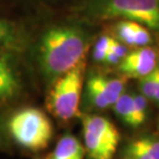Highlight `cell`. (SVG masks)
Returning <instances> with one entry per match:
<instances>
[{
    "instance_id": "1",
    "label": "cell",
    "mask_w": 159,
    "mask_h": 159,
    "mask_svg": "<svg viewBox=\"0 0 159 159\" xmlns=\"http://www.w3.org/2000/svg\"><path fill=\"white\" fill-rule=\"evenodd\" d=\"M88 25L71 18L51 24L40 32L34 57L41 75L50 85L85 60L92 40Z\"/></svg>"
},
{
    "instance_id": "2",
    "label": "cell",
    "mask_w": 159,
    "mask_h": 159,
    "mask_svg": "<svg viewBox=\"0 0 159 159\" xmlns=\"http://www.w3.org/2000/svg\"><path fill=\"white\" fill-rule=\"evenodd\" d=\"M71 11L87 24L132 21L159 35V0H78Z\"/></svg>"
},
{
    "instance_id": "3",
    "label": "cell",
    "mask_w": 159,
    "mask_h": 159,
    "mask_svg": "<svg viewBox=\"0 0 159 159\" xmlns=\"http://www.w3.org/2000/svg\"><path fill=\"white\" fill-rule=\"evenodd\" d=\"M8 130L14 141L31 151L47 148L53 136V125L43 111L26 107L11 116Z\"/></svg>"
},
{
    "instance_id": "4",
    "label": "cell",
    "mask_w": 159,
    "mask_h": 159,
    "mask_svg": "<svg viewBox=\"0 0 159 159\" xmlns=\"http://www.w3.org/2000/svg\"><path fill=\"white\" fill-rule=\"evenodd\" d=\"M85 60L53 83L48 107L54 116L62 121L79 115L85 79Z\"/></svg>"
},
{
    "instance_id": "5",
    "label": "cell",
    "mask_w": 159,
    "mask_h": 159,
    "mask_svg": "<svg viewBox=\"0 0 159 159\" xmlns=\"http://www.w3.org/2000/svg\"><path fill=\"white\" fill-rule=\"evenodd\" d=\"M126 78L91 74L85 82L86 99L96 109L113 107L124 92Z\"/></svg>"
},
{
    "instance_id": "6",
    "label": "cell",
    "mask_w": 159,
    "mask_h": 159,
    "mask_svg": "<svg viewBox=\"0 0 159 159\" xmlns=\"http://www.w3.org/2000/svg\"><path fill=\"white\" fill-rule=\"evenodd\" d=\"M157 50L150 47L135 48L129 51L118 65L119 71L126 79H141L150 75L157 68Z\"/></svg>"
},
{
    "instance_id": "7",
    "label": "cell",
    "mask_w": 159,
    "mask_h": 159,
    "mask_svg": "<svg viewBox=\"0 0 159 159\" xmlns=\"http://www.w3.org/2000/svg\"><path fill=\"white\" fill-rule=\"evenodd\" d=\"M112 37L119 40L128 48L150 47L153 43V35L148 28L132 21H114L111 26Z\"/></svg>"
},
{
    "instance_id": "8",
    "label": "cell",
    "mask_w": 159,
    "mask_h": 159,
    "mask_svg": "<svg viewBox=\"0 0 159 159\" xmlns=\"http://www.w3.org/2000/svg\"><path fill=\"white\" fill-rule=\"evenodd\" d=\"M83 127L92 131L113 152H116L120 143V133L109 119L98 115H85Z\"/></svg>"
},
{
    "instance_id": "9",
    "label": "cell",
    "mask_w": 159,
    "mask_h": 159,
    "mask_svg": "<svg viewBox=\"0 0 159 159\" xmlns=\"http://www.w3.org/2000/svg\"><path fill=\"white\" fill-rule=\"evenodd\" d=\"M20 88V78L8 52L0 51V103L14 98Z\"/></svg>"
},
{
    "instance_id": "10",
    "label": "cell",
    "mask_w": 159,
    "mask_h": 159,
    "mask_svg": "<svg viewBox=\"0 0 159 159\" xmlns=\"http://www.w3.org/2000/svg\"><path fill=\"white\" fill-rule=\"evenodd\" d=\"M25 35L20 25L0 16V51L11 52L23 47Z\"/></svg>"
},
{
    "instance_id": "11",
    "label": "cell",
    "mask_w": 159,
    "mask_h": 159,
    "mask_svg": "<svg viewBox=\"0 0 159 159\" xmlns=\"http://www.w3.org/2000/svg\"><path fill=\"white\" fill-rule=\"evenodd\" d=\"M85 148L74 135H63L57 143L51 159H84Z\"/></svg>"
},
{
    "instance_id": "12",
    "label": "cell",
    "mask_w": 159,
    "mask_h": 159,
    "mask_svg": "<svg viewBox=\"0 0 159 159\" xmlns=\"http://www.w3.org/2000/svg\"><path fill=\"white\" fill-rule=\"evenodd\" d=\"M112 107L115 114L121 119L122 122L129 125L130 127H134V128L139 127L135 117L133 94L124 92Z\"/></svg>"
},
{
    "instance_id": "13",
    "label": "cell",
    "mask_w": 159,
    "mask_h": 159,
    "mask_svg": "<svg viewBox=\"0 0 159 159\" xmlns=\"http://www.w3.org/2000/svg\"><path fill=\"white\" fill-rule=\"evenodd\" d=\"M139 94H142L149 101H153L156 89V69L150 75L138 80Z\"/></svg>"
},
{
    "instance_id": "14",
    "label": "cell",
    "mask_w": 159,
    "mask_h": 159,
    "mask_svg": "<svg viewBox=\"0 0 159 159\" xmlns=\"http://www.w3.org/2000/svg\"><path fill=\"white\" fill-rule=\"evenodd\" d=\"M112 36L109 34H102L95 41L93 50H92V58L97 63H104L107 51L110 50Z\"/></svg>"
},
{
    "instance_id": "15",
    "label": "cell",
    "mask_w": 159,
    "mask_h": 159,
    "mask_svg": "<svg viewBox=\"0 0 159 159\" xmlns=\"http://www.w3.org/2000/svg\"><path fill=\"white\" fill-rule=\"evenodd\" d=\"M148 99L145 98L142 94H133V102H134L135 117L138 121V125L141 126L147 120V109H148Z\"/></svg>"
},
{
    "instance_id": "16",
    "label": "cell",
    "mask_w": 159,
    "mask_h": 159,
    "mask_svg": "<svg viewBox=\"0 0 159 159\" xmlns=\"http://www.w3.org/2000/svg\"><path fill=\"white\" fill-rule=\"evenodd\" d=\"M126 155L128 159H152L139 139L131 142L128 145L126 149Z\"/></svg>"
},
{
    "instance_id": "17",
    "label": "cell",
    "mask_w": 159,
    "mask_h": 159,
    "mask_svg": "<svg viewBox=\"0 0 159 159\" xmlns=\"http://www.w3.org/2000/svg\"><path fill=\"white\" fill-rule=\"evenodd\" d=\"M139 142L146 149L152 159H159V139L152 138L139 139Z\"/></svg>"
},
{
    "instance_id": "18",
    "label": "cell",
    "mask_w": 159,
    "mask_h": 159,
    "mask_svg": "<svg viewBox=\"0 0 159 159\" xmlns=\"http://www.w3.org/2000/svg\"><path fill=\"white\" fill-rule=\"evenodd\" d=\"M110 50L112 51L114 54H116L117 56L119 57L120 60H122L125 58L127 54L129 53V48L123 44L122 43H120L119 40L115 39L114 37H112V41H111V46H110Z\"/></svg>"
},
{
    "instance_id": "19",
    "label": "cell",
    "mask_w": 159,
    "mask_h": 159,
    "mask_svg": "<svg viewBox=\"0 0 159 159\" xmlns=\"http://www.w3.org/2000/svg\"><path fill=\"white\" fill-rule=\"evenodd\" d=\"M121 62V60L116 54H114L112 51L109 50L107 53L106 59H104V63L109 65H119Z\"/></svg>"
},
{
    "instance_id": "20",
    "label": "cell",
    "mask_w": 159,
    "mask_h": 159,
    "mask_svg": "<svg viewBox=\"0 0 159 159\" xmlns=\"http://www.w3.org/2000/svg\"><path fill=\"white\" fill-rule=\"evenodd\" d=\"M153 102L159 107V65L156 68V89H155V95Z\"/></svg>"
},
{
    "instance_id": "21",
    "label": "cell",
    "mask_w": 159,
    "mask_h": 159,
    "mask_svg": "<svg viewBox=\"0 0 159 159\" xmlns=\"http://www.w3.org/2000/svg\"><path fill=\"white\" fill-rule=\"evenodd\" d=\"M1 138H2V125L1 122H0V142H1Z\"/></svg>"
}]
</instances>
